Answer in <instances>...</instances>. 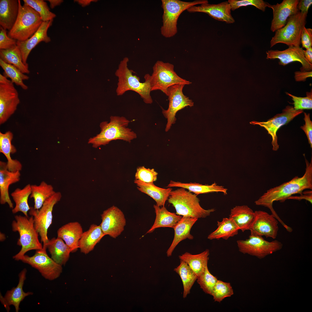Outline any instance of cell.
<instances>
[{
	"label": "cell",
	"mask_w": 312,
	"mask_h": 312,
	"mask_svg": "<svg viewBox=\"0 0 312 312\" xmlns=\"http://www.w3.org/2000/svg\"><path fill=\"white\" fill-rule=\"evenodd\" d=\"M305 171L301 177L296 176L290 181L271 188L264 193L255 202L257 205L263 206L269 209L272 214L285 227L286 225L281 220L273 207V203L279 201L284 202L293 194H302L305 189H312V159L309 163L305 157Z\"/></svg>",
	"instance_id": "cell-1"
},
{
	"label": "cell",
	"mask_w": 312,
	"mask_h": 312,
	"mask_svg": "<svg viewBox=\"0 0 312 312\" xmlns=\"http://www.w3.org/2000/svg\"><path fill=\"white\" fill-rule=\"evenodd\" d=\"M130 121L123 116H111L109 122L101 123L100 133L90 138L88 144H91L94 148L105 145L112 141L122 140L129 143L137 138L136 134L127 127Z\"/></svg>",
	"instance_id": "cell-2"
},
{
	"label": "cell",
	"mask_w": 312,
	"mask_h": 312,
	"mask_svg": "<svg viewBox=\"0 0 312 312\" xmlns=\"http://www.w3.org/2000/svg\"><path fill=\"white\" fill-rule=\"evenodd\" d=\"M129 61L128 57L124 58L120 62L115 73L116 75L118 78L117 94L121 96L126 92L132 90L138 94L145 103H152L153 101L150 94L151 91L149 74H146L144 76L145 81L140 82L139 77L133 75L134 72L128 68Z\"/></svg>",
	"instance_id": "cell-3"
},
{
	"label": "cell",
	"mask_w": 312,
	"mask_h": 312,
	"mask_svg": "<svg viewBox=\"0 0 312 312\" xmlns=\"http://www.w3.org/2000/svg\"><path fill=\"white\" fill-rule=\"evenodd\" d=\"M168 200L174 207L176 214L182 216L204 218L216 210L214 208L206 210L203 208L197 195L183 188L171 191Z\"/></svg>",
	"instance_id": "cell-4"
},
{
	"label": "cell",
	"mask_w": 312,
	"mask_h": 312,
	"mask_svg": "<svg viewBox=\"0 0 312 312\" xmlns=\"http://www.w3.org/2000/svg\"><path fill=\"white\" fill-rule=\"evenodd\" d=\"M15 219L12 222V229L13 231L18 233L19 238L17 244L21 246V248L13 258L15 260L19 261L27 252L41 249L43 246L39 240V234L35 228L32 216L16 215Z\"/></svg>",
	"instance_id": "cell-5"
},
{
	"label": "cell",
	"mask_w": 312,
	"mask_h": 312,
	"mask_svg": "<svg viewBox=\"0 0 312 312\" xmlns=\"http://www.w3.org/2000/svg\"><path fill=\"white\" fill-rule=\"evenodd\" d=\"M18 16L13 27L9 31L8 36L17 41L26 40L37 31L43 21L39 14L29 5H22L18 0Z\"/></svg>",
	"instance_id": "cell-6"
},
{
	"label": "cell",
	"mask_w": 312,
	"mask_h": 312,
	"mask_svg": "<svg viewBox=\"0 0 312 312\" xmlns=\"http://www.w3.org/2000/svg\"><path fill=\"white\" fill-rule=\"evenodd\" d=\"M161 6L163 13L161 34L166 38L174 36L177 32V22L181 14L189 8L196 5L209 3L207 0L187 2L179 0H162Z\"/></svg>",
	"instance_id": "cell-7"
},
{
	"label": "cell",
	"mask_w": 312,
	"mask_h": 312,
	"mask_svg": "<svg viewBox=\"0 0 312 312\" xmlns=\"http://www.w3.org/2000/svg\"><path fill=\"white\" fill-rule=\"evenodd\" d=\"M307 14L299 11L291 16L284 27L275 31L270 42V47L278 43L289 47H300L301 32L306 23Z\"/></svg>",
	"instance_id": "cell-8"
},
{
	"label": "cell",
	"mask_w": 312,
	"mask_h": 312,
	"mask_svg": "<svg viewBox=\"0 0 312 312\" xmlns=\"http://www.w3.org/2000/svg\"><path fill=\"white\" fill-rule=\"evenodd\" d=\"M153 72L149 78L151 91L160 90L166 95L170 87L177 84L189 85L191 82L178 75L174 70V66L168 62L157 61L153 67Z\"/></svg>",
	"instance_id": "cell-9"
},
{
	"label": "cell",
	"mask_w": 312,
	"mask_h": 312,
	"mask_svg": "<svg viewBox=\"0 0 312 312\" xmlns=\"http://www.w3.org/2000/svg\"><path fill=\"white\" fill-rule=\"evenodd\" d=\"M62 196L60 192H56L45 201L39 209L30 207L29 210V214L33 217L34 226L40 237L43 247L46 248L49 239L47 236L48 230L52 223L53 208L60 200Z\"/></svg>",
	"instance_id": "cell-10"
},
{
	"label": "cell",
	"mask_w": 312,
	"mask_h": 312,
	"mask_svg": "<svg viewBox=\"0 0 312 312\" xmlns=\"http://www.w3.org/2000/svg\"><path fill=\"white\" fill-rule=\"evenodd\" d=\"M237 242L240 252L260 259L281 249L283 246V244L278 240L269 242L262 236L251 235L248 239L238 240Z\"/></svg>",
	"instance_id": "cell-11"
},
{
	"label": "cell",
	"mask_w": 312,
	"mask_h": 312,
	"mask_svg": "<svg viewBox=\"0 0 312 312\" xmlns=\"http://www.w3.org/2000/svg\"><path fill=\"white\" fill-rule=\"evenodd\" d=\"M46 249L43 247L41 249L36 250L33 256L25 255L20 260L37 269L46 279L52 281L60 276L62 268L49 256Z\"/></svg>",
	"instance_id": "cell-12"
},
{
	"label": "cell",
	"mask_w": 312,
	"mask_h": 312,
	"mask_svg": "<svg viewBox=\"0 0 312 312\" xmlns=\"http://www.w3.org/2000/svg\"><path fill=\"white\" fill-rule=\"evenodd\" d=\"M14 83L0 74V124L6 122L15 112L20 103Z\"/></svg>",
	"instance_id": "cell-13"
},
{
	"label": "cell",
	"mask_w": 312,
	"mask_h": 312,
	"mask_svg": "<svg viewBox=\"0 0 312 312\" xmlns=\"http://www.w3.org/2000/svg\"><path fill=\"white\" fill-rule=\"evenodd\" d=\"M185 85L177 84L168 88L166 96L169 101V106L166 110L162 108V113L167 119L165 131H168L170 129L172 125L175 123V116L179 111L185 107H192L194 102L189 98L183 94V90Z\"/></svg>",
	"instance_id": "cell-14"
},
{
	"label": "cell",
	"mask_w": 312,
	"mask_h": 312,
	"mask_svg": "<svg viewBox=\"0 0 312 312\" xmlns=\"http://www.w3.org/2000/svg\"><path fill=\"white\" fill-rule=\"evenodd\" d=\"M303 112V110H296L293 106L288 105L282 110L281 113L276 114L266 121H252L251 123L259 125L264 127L267 131L268 134L272 137V149L274 151H276L279 148L276 135L278 130L282 126L288 123Z\"/></svg>",
	"instance_id": "cell-15"
},
{
	"label": "cell",
	"mask_w": 312,
	"mask_h": 312,
	"mask_svg": "<svg viewBox=\"0 0 312 312\" xmlns=\"http://www.w3.org/2000/svg\"><path fill=\"white\" fill-rule=\"evenodd\" d=\"M249 230L250 235L275 239L278 230V220L272 214L262 211H256Z\"/></svg>",
	"instance_id": "cell-16"
},
{
	"label": "cell",
	"mask_w": 312,
	"mask_h": 312,
	"mask_svg": "<svg viewBox=\"0 0 312 312\" xmlns=\"http://www.w3.org/2000/svg\"><path fill=\"white\" fill-rule=\"evenodd\" d=\"M101 216L100 225L105 235L116 238L124 231L126 219L123 212L117 207L113 206L104 211Z\"/></svg>",
	"instance_id": "cell-17"
},
{
	"label": "cell",
	"mask_w": 312,
	"mask_h": 312,
	"mask_svg": "<svg viewBox=\"0 0 312 312\" xmlns=\"http://www.w3.org/2000/svg\"><path fill=\"white\" fill-rule=\"evenodd\" d=\"M268 59H278L279 65L285 66L293 62H298L302 64L301 71H312V64L304 57L303 50L300 47L293 46L283 51L271 50L266 52Z\"/></svg>",
	"instance_id": "cell-18"
},
{
	"label": "cell",
	"mask_w": 312,
	"mask_h": 312,
	"mask_svg": "<svg viewBox=\"0 0 312 312\" xmlns=\"http://www.w3.org/2000/svg\"><path fill=\"white\" fill-rule=\"evenodd\" d=\"M299 1L283 0L281 3L274 5L267 3V7L273 10V18L270 28L272 31H276L284 27L289 18L299 11L297 8Z\"/></svg>",
	"instance_id": "cell-19"
},
{
	"label": "cell",
	"mask_w": 312,
	"mask_h": 312,
	"mask_svg": "<svg viewBox=\"0 0 312 312\" xmlns=\"http://www.w3.org/2000/svg\"><path fill=\"white\" fill-rule=\"evenodd\" d=\"M187 10L189 13L202 12L208 14L216 20L231 24L235 20L231 14V8L227 1L217 4H210L209 3L192 6Z\"/></svg>",
	"instance_id": "cell-20"
},
{
	"label": "cell",
	"mask_w": 312,
	"mask_h": 312,
	"mask_svg": "<svg viewBox=\"0 0 312 312\" xmlns=\"http://www.w3.org/2000/svg\"><path fill=\"white\" fill-rule=\"evenodd\" d=\"M53 20L42 22L37 31L26 40L17 41L16 45L21 52L23 61L25 64L28 65L27 62L28 56L32 49L38 44L42 41L47 43L51 41L47 32L49 28L52 25Z\"/></svg>",
	"instance_id": "cell-21"
},
{
	"label": "cell",
	"mask_w": 312,
	"mask_h": 312,
	"mask_svg": "<svg viewBox=\"0 0 312 312\" xmlns=\"http://www.w3.org/2000/svg\"><path fill=\"white\" fill-rule=\"evenodd\" d=\"M20 177V171H10L8 169L7 162L0 161V203L1 204L7 203L10 208H13V204L9 195V188L11 185L19 181Z\"/></svg>",
	"instance_id": "cell-22"
},
{
	"label": "cell",
	"mask_w": 312,
	"mask_h": 312,
	"mask_svg": "<svg viewBox=\"0 0 312 312\" xmlns=\"http://www.w3.org/2000/svg\"><path fill=\"white\" fill-rule=\"evenodd\" d=\"M27 272V269L24 268L19 274V282L16 287L8 291L4 297L0 295L1 302L8 311H10V306L13 305L15 308L16 312H18L21 302L26 296L33 294L31 292H25L23 289Z\"/></svg>",
	"instance_id": "cell-23"
},
{
	"label": "cell",
	"mask_w": 312,
	"mask_h": 312,
	"mask_svg": "<svg viewBox=\"0 0 312 312\" xmlns=\"http://www.w3.org/2000/svg\"><path fill=\"white\" fill-rule=\"evenodd\" d=\"M81 224L77 222H70L58 230L57 237L62 239L70 250L71 252L79 248V242L83 233Z\"/></svg>",
	"instance_id": "cell-24"
},
{
	"label": "cell",
	"mask_w": 312,
	"mask_h": 312,
	"mask_svg": "<svg viewBox=\"0 0 312 312\" xmlns=\"http://www.w3.org/2000/svg\"><path fill=\"white\" fill-rule=\"evenodd\" d=\"M198 219L182 216L181 220L173 228L174 237L172 242L166 252L167 256H171L177 245L182 241L188 239H192L193 236L191 234V228Z\"/></svg>",
	"instance_id": "cell-25"
},
{
	"label": "cell",
	"mask_w": 312,
	"mask_h": 312,
	"mask_svg": "<svg viewBox=\"0 0 312 312\" xmlns=\"http://www.w3.org/2000/svg\"><path fill=\"white\" fill-rule=\"evenodd\" d=\"M19 8L18 0H0V26L10 30L16 20Z\"/></svg>",
	"instance_id": "cell-26"
},
{
	"label": "cell",
	"mask_w": 312,
	"mask_h": 312,
	"mask_svg": "<svg viewBox=\"0 0 312 312\" xmlns=\"http://www.w3.org/2000/svg\"><path fill=\"white\" fill-rule=\"evenodd\" d=\"M13 138V134L11 131H8L4 133L0 132V152L7 158V167L9 170L20 171L22 168L21 163L17 159H12L11 157V154L16 152V148L11 143Z\"/></svg>",
	"instance_id": "cell-27"
},
{
	"label": "cell",
	"mask_w": 312,
	"mask_h": 312,
	"mask_svg": "<svg viewBox=\"0 0 312 312\" xmlns=\"http://www.w3.org/2000/svg\"><path fill=\"white\" fill-rule=\"evenodd\" d=\"M105 235L100 225H91L87 231L83 232L79 240V248L81 252L85 254L89 253Z\"/></svg>",
	"instance_id": "cell-28"
},
{
	"label": "cell",
	"mask_w": 312,
	"mask_h": 312,
	"mask_svg": "<svg viewBox=\"0 0 312 312\" xmlns=\"http://www.w3.org/2000/svg\"><path fill=\"white\" fill-rule=\"evenodd\" d=\"M153 207L156 214L154 223L146 233L153 232L156 229L160 227H170L173 229L181 220L182 217L174 213L169 211L164 207L157 205Z\"/></svg>",
	"instance_id": "cell-29"
},
{
	"label": "cell",
	"mask_w": 312,
	"mask_h": 312,
	"mask_svg": "<svg viewBox=\"0 0 312 312\" xmlns=\"http://www.w3.org/2000/svg\"><path fill=\"white\" fill-rule=\"evenodd\" d=\"M134 183L136 184L138 190L151 197L156 202V205L160 207L164 206L172 190L170 187L165 189L157 186L153 183H146L136 179Z\"/></svg>",
	"instance_id": "cell-30"
},
{
	"label": "cell",
	"mask_w": 312,
	"mask_h": 312,
	"mask_svg": "<svg viewBox=\"0 0 312 312\" xmlns=\"http://www.w3.org/2000/svg\"><path fill=\"white\" fill-rule=\"evenodd\" d=\"M51 258L56 263L65 265L70 257L71 250L61 238L57 237L49 239L46 245Z\"/></svg>",
	"instance_id": "cell-31"
},
{
	"label": "cell",
	"mask_w": 312,
	"mask_h": 312,
	"mask_svg": "<svg viewBox=\"0 0 312 312\" xmlns=\"http://www.w3.org/2000/svg\"><path fill=\"white\" fill-rule=\"evenodd\" d=\"M167 187H178L188 190L189 192L194 193L196 195L214 192H221L225 195L227 194V189L222 186H220L214 182L211 185H203L196 183H183L170 181Z\"/></svg>",
	"instance_id": "cell-32"
},
{
	"label": "cell",
	"mask_w": 312,
	"mask_h": 312,
	"mask_svg": "<svg viewBox=\"0 0 312 312\" xmlns=\"http://www.w3.org/2000/svg\"><path fill=\"white\" fill-rule=\"evenodd\" d=\"M255 212L247 205L236 206L231 210L232 218L242 232L249 230L253 220Z\"/></svg>",
	"instance_id": "cell-33"
},
{
	"label": "cell",
	"mask_w": 312,
	"mask_h": 312,
	"mask_svg": "<svg viewBox=\"0 0 312 312\" xmlns=\"http://www.w3.org/2000/svg\"><path fill=\"white\" fill-rule=\"evenodd\" d=\"M209 255V250L206 249L196 255L186 252L179 255V257L188 265L198 277L204 272L207 266Z\"/></svg>",
	"instance_id": "cell-34"
},
{
	"label": "cell",
	"mask_w": 312,
	"mask_h": 312,
	"mask_svg": "<svg viewBox=\"0 0 312 312\" xmlns=\"http://www.w3.org/2000/svg\"><path fill=\"white\" fill-rule=\"evenodd\" d=\"M217 225V229L208 236V239L222 238L227 240L237 235L240 230L233 220L229 217L223 218L221 222L218 221Z\"/></svg>",
	"instance_id": "cell-35"
},
{
	"label": "cell",
	"mask_w": 312,
	"mask_h": 312,
	"mask_svg": "<svg viewBox=\"0 0 312 312\" xmlns=\"http://www.w3.org/2000/svg\"><path fill=\"white\" fill-rule=\"evenodd\" d=\"M31 185L29 184L22 189L17 188L11 193V195L15 204V207L12 210L13 213L21 212L25 216L28 217L27 213L30 207L28 201L31 193Z\"/></svg>",
	"instance_id": "cell-36"
},
{
	"label": "cell",
	"mask_w": 312,
	"mask_h": 312,
	"mask_svg": "<svg viewBox=\"0 0 312 312\" xmlns=\"http://www.w3.org/2000/svg\"><path fill=\"white\" fill-rule=\"evenodd\" d=\"M0 59L14 66L24 74L30 73L28 65L23 63L21 52L17 45L9 49H0Z\"/></svg>",
	"instance_id": "cell-37"
},
{
	"label": "cell",
	"mask_w": 312,
	"mask_h": 312,
	"mask_svg": "<svg viewBox=\"0 0 312 312\" xmlns=\"http://www.w3.org/2000/svg\"><path fill=\"white\" fill-rule=\"evenodd\" d=\"M31 186V191L30 197L34 199V208L37 210L40 208L45 201L56 192L51 185L44 181L38 185H32Z\"/></svg>",
	"instance_id": "cell-38"
},
{
	"label": "cell",
	"mask_w": 312,
	"mask_h": 312,
	"mask_svg": "<svg viewBox=\"0 0 312 312\" xmlns=\"http://www.w3.org/2000/svg\"><path fill=\"white\" fill-rule=\"evenodd\" d=\"M174 270L179 275L182 280L183 288V297L185 298L190 293L197 276L188 265L181 260L180 259L179 265Z\"/></svg>",
	"instance_id": "cell-39"
},
{
	"label": "cell",
	"mask_w": 312,
	"mask_h": 312,
	"mask_svg": "<svg viewBox=\"0 0 312 312\" xmlns=\"http://www.w3.org/2000/svg\"><path fill=\"white\" fill-rule=\"evenodd\" d=\"M0 66L4 71L3 75L9 78L13 83L20 86L23 90L28 89V86L23 83V81L28 79V76L14 66L5 62L0 59Z\"/></svg>",
	"instance_id": "cell-40"
},
{
	"label": "cell",
	"mask_w": 312,
	"mask_h": 312,
	"mask_svg": "<svg viewBox=\"0 0 312 312\" xmlns=\"http://www.w3.org/2000/svg\"><path fill=\"white\" fill-rule=\"evenodd\" d=\"M24 3L34 9L40 14L43 22L53 20L56 15L50 10L46 1L43 0H23Z\"/></svg>",
	"instance_id": "cell-41"
},
{
	"label": "cell",
	"mask_w": 312,
	"mask_h": 312,
	"mask_svg": "<svg viewBox=\"0 0 312 312\" xmlns=\"http://www.w3.org/2000/svg\"><path fill=\"white\" fill-rule=\"evenodd\" d=\"M197 282L206 293L211 295L218 279L209 272L207 266L204 272L197 277Z\"/></svg>",
	"instance_id": "cell-42"
},
{
	"label": "cell",
	"mask_w": 312,
	"mask_h": 312,
	"mask_svg": "<svg viewBox=\"0 0 312 312\" xmlns=\"http://www.w3.org/2000/svg\"><path fill=\"white\" fill-rule=\"evenodd\" d=\"M233 291L230 283L218 280L211 295L215 301L220 302L225 298L231 297Z\"/></svg>",
	"instance_id": "cell-43"
},
{
	"label": "cell",
	"mask_w": 312,
	"mask_h": 312,
	"mask_svg": "<svg viewBox=\"0 0 312 312\" xmlns=\"http://www.w3.org/2000/svg\"><path fill=\"white\" fill-rule=\"evenodd\" d=\"M286 94L290 96L294 102V108L296 110H303L304 109H312V90L306 92V96L304 97H298L293 95L288 92Z\"/></svg>",
	"instance_id": "cell-44"
},
{
	"label": "cell",
	"mask_w": 312,
	"mask_h": 312,
	"mask_svg": "<svg viewBox=\"0 0 312 312\" xmlns=\"http://www.w3.org/2000/svg\"><path fill=\"white\" fill-rule=\"evenodd\" d=\"M228 1L233 11L242 7L252 5L264 12L267 7V3L263 0H228Z\"/></svg>",
	"instance_id": "cell-45"
},
{
	"label": "cell",
	"mask_w": 312,
	"mask_h": 312,
	"mask_svg": "<svg viewBox=\"0 0 312 312\" xmlns=\"http://www.w3.org/2000/svg\"><path fill=\"white\" fill-rule=\"evenodd\" d=\"M157 175L154 169L142 166L137 168L135 177V179L146 183H153L157 180Z\"/></svg>",
	"instance_id": "cell-46"
},
{
	"label": "cell",
	"mask_w": 312,
	"mask_h": 312,
	"mask_svg": "<svg viewBox=\"0 0 312 312\" xmlns=\"http://www.w3.org/2000/svg\"><path fill=\"white\" fill-rule=\"evenodd\" d=\"M17 40L8 36L6 30L0 27V49H6L16 45Z\"/></svg>",
	"instance_id": "cell-47"
},
{
	"label": "cell",
	"mask_w": 312,
	"mask_h": 312,
	"mask_svg": "<svg viewBox=\"0 0 312 312\" xmlns=\"http://www.w3.org/2000/svg\"><path fill=\"white\" fill-rule=\"evenodd\" d=\"M300 41L302 47L306 49L312 47V29L307 28L305 26L302 30Z\"/></svg>",
	"instance_id": "cell-48"
},
{
	"label": "cell",
	"mask_w": 312,
	"mask_h": 312,
	"mask_svg": "<svg viewBox=\"0 0 312 312\" xmlns=\"http://www.w3.org/2000/svg\"><path fill=\"white\" fill-rule=\"evenodd\" d=\"M304 119L305 124L300 128L305 133L307 137L309 144L310 147L312 148V122L310 118V114H307L305 112H304Z\"/></svg>",
	"instance_id": "cell-49"
},
{
	"label": "cell",
	"mask_w": 312,
	"mask_h": 312,
	"mask_svg": "<svg viewBox=\"0 0 312 312\" xmlns=\"http://www.w3.org/2000/svg\"><path fill=\"white\" fill-rule=\"evenodd\" d=\"M312 76V71H296L294 73V79L297 81H304Z\"/></svg>",
	"instance_id": "cell-50"
},
{
	"label": "cell",
	"mask_w": 312,
	"mask_h": 312,
	"mask_svg": "<svg viewBox=\"0 0 312 312\" xmlns=\"http://www.w3.org/2000/svg\"><path fill=\"white\" fill-rule=\"evenodd\" d=\"M312 4L311 0H300L299 1L297 8L299 11L308 13V9Z\"/></svg>",
	"instance_id": "cell-51"
},
{
	"label": "cell",
	"mask_w": 312,
	"mask_h": 312,
	"mask_svg": "<svg viewBox=\"0 0 312 312\" xmlns=\"http://www.w3.org/2000/svg\"><path fill=\"white\" fill-rule=\"evenodd\" d=\"M300 194V196H292L289 197L288 199H292L300 200L302 199H305L307 200L312 204V191H308L304 192Z\"/></svg>",
	"instance_id": "cell-52"
},
{
	"label": "cell",
	"mask_w": 312,
	"mask_h": 312,
	"mask_svg": "<svg viewBox=\"0 0 312 312\" xmlns=\"http://www.w3.org/2000/svg\"><path fill=\"white\" fill-rule=\"evenodd\" d=\"M304 54L305 57L307 60L311 64H312V47L303 50Z\"/></svg>",
	"instance_id": "cell-53"
},
{
	"label": "cell",
	"mask_w": 312,
	"mask_h": 312,
	"mask_svg": "<svg viewBox=\"0 0 312 312\" xmlns=\"http://www.w3.org/2000/svg\"><path fill=\"white\" fill-rule=\"evenodd\" d=\"M47 1L49 2L50 7L52 9L59 5L63 1L62 0H48Z\"/></svg>",
	"instance_id": "cell-54"
},
{
	"label": "cell",
	"mask_w": 312,
	"mask_h": 312,
	"mask_svg": "<svg viewBox=\"0 0 312 312\" xmlns=\"http://www.w3.org/2000/svg\"><path fill=\"white\" fill-rule=\"evenodd\" d=\"M77 1L81 5L83 6H85L88 5L92 1L94 0H77Z\"/></svg>",
	"instance_id": "cell-55"
},
{
	"label": "cell",
	"mask_w": 312,
	"mask_h": 312,
	"mask_svg": "<svg viewBox=\"0 0 312 312\" xmlns=\"http://www.w3.org/2000/svg\"><path fill=\"white\" fill-rule=\"evenodd\" d=\"M5 239V237L3 233L0 232V239L1 241H4Z\"/></svg>",
	"instance_id": "cell-56"
}]
</instances>
